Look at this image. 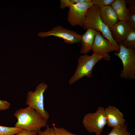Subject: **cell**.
I'll use <instances>...</instances> for the list:
<instances>
[{
	"label": "cell",
	"mask_w": 135,
	"mask_h": 135,
	"mask_svg": "<svg viewBox=\"0 0 135 135\" xmlns=\"http://www.w3.org/2000/svg\"><path fill=\"white\" fill-rule=\"evenodd\" d=\"M95 135H102L101 134H96Z\"/></svg>",
	"instance_id": "26"
},
{
	"label": "cell",
	"mask_w": 135,
	"mask_h": 135,
	"mask_svg": "<svg viewBox=\"0 0 135 135\" xmlns=\"http://www.w3.org/2000/svg\"><path fill=\"white\" fill-rule=\"evenodd\" d=\"M24 130L23 129L14 127L0 126V135H14Z\"/></svg>",
	"instance_id": "16"
},
{
	"label": "cell",
	"mask_w": 135,
	"mask_h": 135,
	"mask_svg": "<svg viewBox=\"0 0 135 135\" xmlns=\"http://www.w3.org/2000/svg\"><path fill=\"white\" fill-rule=\"evenodd\" d=\"M104 109L108 126L113 128L124 124L126 120L124 115L118 108L110 105Z\"/></svg>",
	"instance_id": "10"
},
{
	"label": "cell",
	"mask_w": 135,
	"mask_h": 135,
	"mask_svg": "<svg viewBox=\"0 0 135 135\" xmlns=\"http://www.w3.org/2000/svg\"><path fill=\"white\" fill-rule=\"evenodd\" d=\"M14 115L17 119L14 127L24 130L38 132L47 124L48 121L36 110L29 106L18 110Z\"/></svg>",
	"instance_id": "1"
},
{
	"label": "cell",
	"mask_w": 135,
	"mask_h": 135,
	"mask_svg": "<svg viewBox=\"0 0 135 135\" xmlns=\"http://www.w3.org/2000/svg\"><path fill=\"white\" fill-rule=\"evenodd\" d=\"M110 6L116 14L118 20H125L129 13L128 9L126 7L125 0H114Z\"/></svg>",
	"instance_id": "14"
},
{
	"label": "cell",
	"mask_w": 135,
	"mask_h": 135,
	"mask_svg": "<svg viewBox=\"0 0 135 135\" xmlns=\"http://www.w3.org/2000/svg\"><path fill=\"white\" fill-rule=\"evenodd\" d=\"M100 16L102 22L109 28L110 30L118 21L116 14L110 5L101 8Z\"/></svg>",
	"instance_id": "12"
},
{
	"label": "cell",
	"mask_w": 135,
	"mask_h": 135,
	"mask_svg": "<svg viewBox=\"0 0 135 135\" xmlns=\"http://www.w3.org/2000/svg\"><path fill=\"white\" fill-rule=\"evenodd\" d=\"M38 35L42 38L51 36L57 37L62 39L65 43L70 44L81 43V35L60 26H56L46 32H40Z\"/></svg>",
	"instance_id": "8"
},
{
	"label": "cell",
	"mask_w": 135,
	"mask_h": 135,
	"mask_svg": "<svg viewBox=\"0 0 135 135\" xmlns=\"http://www.w3.org/2000/svg\"><path fill=\"white\" fill-rule=\"evenodd\" d=\"M125 20L132 30H135V13H129Z\"/></svg>",
	"instance_id": "19"
},
{
	"label": "cell",
	"mask_w": 135,
	"mask_h": 135,
	"mask_svg": "<svg viewBox=\"0 0 135 135\" xmlns=\"http://www.w3.org/2000/svg\"><path fill=\"white\" fill-rule=\"evenodd\" d=\"M91 0H60V8L63 9L66 7L82 2L90 1Z\"/></svg>",
	"instance_id": "18"
},
{
	"label": "cell",
	"mask_w": 135,
	"mask_h": 135,
	"mask_svg": "<svg viewBox=\"0 0 135 135\" xmlns=\"http://www.w3.org/2000/svg\"><path fill=\"white\" fill-rule=\"evenodd\" d=\"M103 58V56L94 53L90 56L87 54L80 56L75 72L69 80V84H72L84 76L91 77L94 66Z\"/></svg>",
	"instance_id": "3"
},
{
	"label": "cell",
	"mask_w": 135,
	"mask_h": 135,
	"mask_svg": "<svg viewBox=\"0 0 135 135\" xmlns=\"http://www.w3.org/2000/svg\"><path fill=\"white\" fill-rule=\"evenodd\" d=\"M114 0H92L94 4L96 5L101 8L106 6L110 5Z\"/></svg>",
	"instance_id": "20"
},
{
	"label": "cell",
	"mask_w": 135,
	"mask_h": 135,
	"mask_svg": "<svg viewBox=\"0 0 135 135\" xmlns=\"http://www.w3.org/2000/svg\"><path fill=\"white\" fill-rule=\"evenodd\" d=\"M132 133L127 130L126 125L113 128L110 133L107 135H131Z\"/></svg>",
	"instance_id": "17"
},
{
	"label": "cell",
	"mask_w": 135,
	"mask_h": 135,
	"mask_svg": "<svg viewBox=\"0 0 135 135\" xmlns=\"http://www.w3.org/2000/svg\"><path fill=\"white\" fill-rule=\"evenodd\" d=\"M10 104L4 100H0V110H5L9 108Z\"/></svg>",
	"instance_id": "24"
},
{
	"label": "cell",
	"mask_w": 135,
	"mask_h": 135,
	"mask_svg": "<svg viewBox=\"0 0 135 135\" xmlns=\"http://www.w3.org/2000/svg\"><path fill=\"white\" fill-rule=\"evenodd\" d=\"M81 37V48L80 53L87 54L92 50L95 36L97 32L95 30L89 28Z\"/></svg>",
	"instance_id": "13"
},
{
	"label": "cell",
	"mask_w": 135,
	"mask_h": 135,
	"mask_svg": "<svg viewBox=\"0 0 135 135\" xmlns=\"http://www.w3.org/2000/svg\"><path fill=\"white\" fill-rule=\"evenodd\" d=\"M46 126V128L44 130H40L38 132L37 135H56L53 128H50L47 124Z\"/></svg>",
	"instance_id": "22"
},
{
	"label": "cell",
	"mask_w": 135,
	"mask_h": 135,
	"mask_svg": "<svg viewBox=\"0 0 135 135\" xmlns=\"http://www.w3.org/2000/svg\"><path fill=\"white\" fill-rule=\"evenodd\" d=\"M132 30L125 20L118 21L110 31L115 41L121 44Z\"/></svg>",
	"instance_id": "11"
},
{
	"label": "cell",
	"mask_w": 135,
	"mask_h": 135,
	"mask_svg": "<svg viewBox=\"0 0 135 135\" xmlns=\"http://www.w3.org/2000/svg\"><path fill=\"white\" fill-rule=\"evenodd\" d=\"M121 44L127 48L135 49V30H131Z\"/></svg>",
	"instance_id": "15"
},
{
	"label": "cell",
	"mask_w": 135,
	"mask_h": 135,
	"mask_svg": "<svg viewBox=\"0 0 135 135\" xmlns=\"http://www.w3.org/2000/svg\"><path fill=\"white\" fill-rule=\"evenodd\" d=\"M38 132H36L24 130L16 134V135H37Z\"/></svg>",
	"instance_id": "25"
},
{
	"label": "cell",
	"mask_w": 135,
	"mask_h": 135,
	"mask_svg": "<svg viewBox=\"0 0 135 135\" xmlns=\"http://www.w3.org/2000/svg\"><path fill=\"white\" fill-rule=\"evenodd\" d=\"M94 4L91 0L69 6L67 20L72 26H79L83 27L88 9Z\"/></svg>",
	"instance_id": "7"
},
{
	"label": "cell",
	"mask_w": 135,
	"mask_h": 135,
	"mask_svg": "<svg viewBox=\"0 0 135 135\" xmlns=\"http://www.w3.org/2000/svg\"><path fill=\"white\" fill-rule=\"evenodd\" d=\"M82 123L89 132L101 134L107 123L104 108L100 106L95 112L86 114L83 117Z\"/></svg>",
	"instance_id": "5"
},
{
	"label": "cell",
	"mask_w": 135,
	"mask_h": 135,
	"mask_svg": "<svg viewBox=\"0 0 135 135\" xmlns=\"http://www.w3.org/2000/svg\"><path fill=\"white\" fill-rule=\"evenodd\" d=\"M100 33L97 32L96 34L91 50L93 53L103 56L104 60L109 61L111 59L109 53L115 50L110 42L104 38Z\"/></svg>",
	"instance_id": "9"
},
{
	"label": "cell",
	"mask_w": 135,
	"mask_h": 135,
	"mask_svg": "<svg viewBox=\"0 0 135 135\" xmlns=\"http://www.w3.org/2000/svg\"><path fill=\"white\" fill-rule=\"evenodd\" d=\"M126 4H128V8L129 13H135V0H125Z\"/></svg>",
	"instance_id": "23"
},
{
	"label": "cell",
	"mask_w": 135,
	"mask_h": 135,
	"mask_svg": "<svg viewBox=\"0 0 135 135\" xmlns=\"http://www.w3.org/2000/svg\"><path fill=\"white\" fill-rule=\"evenodd\" d=\"M47 88V84L42 82L37 86L34 91H28L27 94L26 104L28 106L38 111L47 121L50 116L44 108V94Z\"/></svg>",
	"instance_id": "6"
},
{
	"label": "cell",
	"mask_w": 135,
	"mask_h": 135,
	"mask_svg": "<svg viewBox=\"0 0 135 135\" xmlns=\"http://www.w3.org/2000/svg\"><path fill=\"white\" fill-rule=\"evenodd\" d=\"M100 7L94 4L88 9L83 28L86 30L92 28L102 33L103 37L111 43L115 51L118 52L120 46L114 40L110 29L102 21L100 16Z\"/></svg>",
	"instance_id": "2"
},
{
	"label": "cell",
	"mask_w": 135,
	"mask_h": 135,
	"mask_svg": "<svg viewBox=\"0 0 135 135\" xmlns=\"http://www.w3.org/2000/svg\"><path fill=\"white\" fill-rule=\"evenodd\" d=\"M120 50L114 55L121 60L123 69L120 74L121 78L129 80L135 79V49L127 48L119 44Z\"/></svg>",
	"instance_id": "4"
},
{
	"label": "cell",
	"mask_w": 135,
	"mask_h": 135,
	"mask_svg": "<svg viewBox=\"0 0 135 135\" xmlns=\"http://www.w3.org/2000/svg\"><path fill=\"white\" fill-rule=\"evenodd\" d=\"M53 128L56 135H78L71 133L63 128L54 126Z\"/></svg>",
	"instance_id": "21"
}]
</instances>
